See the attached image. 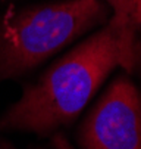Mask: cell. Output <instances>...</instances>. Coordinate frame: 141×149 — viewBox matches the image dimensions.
I'll list each match as a JSON object with an SVG mask.
<instances>
[{
    "label": "cell",
    "mask_w": 141,
    "mask_h": 149,
    "mask_svg": "<svg viewBox=\"0 0 141 149\" xmlns=\"http://www.w3.org/2000/svg\"><path fill=\"white\" fill-rule=\"evenodd\" d=\"M84 149H141V92L127 77H116L81 129Z\"/></svg>",
    "instance_id": "obj_3"
},
{
    "label": "cell",
    "mask_w": 141,
    "mask_h": 149,
    "mask_svg": "<svg viewBox=\"0 0 141 149\" xmlns=\"http://www.w3.org/2000/svg\"><path fill=\"white\" fill-rule=\"evenodd\" d=\"M0 149H10V148H8V146H5V145L0 143Z\"/></svg>",
    "instance_id": "obj_7"
},
{
    "label": "cell",
    "mask_w": 141,
    "mask_h": 149,
    "mask_svg": "<svg viewBox=\"0 0 141 149\" xmlns=\"http://www.w3.org/2000/svg\"><path fill=\"white\" fill-rule=\"evenodd\" d=\"M132 71L138 72L141 77V40H135L132 53Z\"/></svg>",
    "instance_id": "obj_6"
},
{
    "label": "cell",
    "mask_w": 141,
    "mask_h": 149,
    "mask_svg": "<svg viewBox=\"0 0 141 149\" xmlns=\"http://www.w3.org/2000/svg\"><path fill=\"white\" fill-rule=\"evenodd\" d=\"M128 22L131 28L135 31H138V28L141 27V0H132L131 2Z\"/></svg>",
    "instance_id": "obj_5"
},
{
    "label": "cell",
    "mask_w": 141,
    "mask_h": 149,
    "mask_svg": "<svg viewBox=\"0 0 141 149\" xmlns=\"http://www.w3.org/2000/svg\"><path fill=\"white\" fill-rule=\"evenodd\" d=\"M110 18L112 9L102 0H52L8 8L0 13V83L34 71Z\"/></svg>",
    "instance_id": "obj_2"
},
{
    "label": "cell",
    "mask_w": 141,
    "mask_h": 149,
    "mask_svg": "<svg viewBox=\"0 0 141 149\" xmlns=\"http://www.w3.org/2000/svg\"><path fill=\"white\" fill-rule=\"evenodd\" d=\"M134 43L110 18L24 87L21 97L0 118V130L49 134L68 125L118 65L132 72Z\"/></svg>",
    "instance_id": "obj_1"
},
{
    "label": "cell",
    "mask_w": 141,
    "mask_h": 149,
    "mask_svg": "<svg viewBox=\"0 0 141 149\" xmlns=\"http://www.w3.org/2000/svg\"><path fill=\"white\" fill-rule=\"evenodd\" d=\"M102 2H105L112 9V19L122 30L124 36L128 40L135 41L137 31L132 30L129 22H128V15H129V8H131L132 0H102Z\"/></svg>",
    "instance_id": "obj_4"
}]
</instances>
